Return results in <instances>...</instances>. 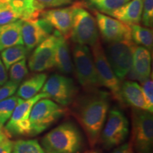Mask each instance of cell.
<instances>
[{
    "mask_svg": "<svg viewBox=\"0 0 153 153\" xmlns=\"http://www.w3.org/2000/svg\"><path fill=\"white\" fill-rule=\"evenodd\" d=\"M108 109L109 96L102 91L88 93L74 102L73 115L85 131L91 148L100 139Z\"/></svg>",
    "mask_w": 153,
    "mask_h": 153,
    "instance_id": "cell-1",
    "label": "cell"
},
{
    "mask_svg": "<svg viewBox=\"0 0 153 153\" xmlns=\"http://www.w3.org/2000/svg\"><path fill=\"white\" fill-rule=\"evenodd\" d=\"M83 137L72 121L60 124L44 135L41 146L46 153H79Z\"/></svg>",
    "mask_w": 153,
    "mask_h": 153,
    "instance_id": "cell-2",
    "label": "cell"
},
{
    "mask_svg": "<svg viewBox=\"0 0 153 153\" xmlns=\"http://www.w3.org/2000/svg\"><path fill=\"white\" fill-rule=\"evenodd\" d=\"M72 55L74 68L80 85L87 93L99 90L101 86L90 49L87 45L75 44Z\"/></svg>",
    "mask_w": 153,
    "mask_h": 153,
    "instance_id": "cell-3",
    "label": "cell"
},
{
    "mask_svg": "<svg viewBox=\"0 0 153 153\" xmlns=\"http://www.w3.org/2000/svg\"><path fill=\"white\" fill-rule=\"evenodd\" d=\"M70 37L76 44L92 45L99 41L97 22L81 3L73 4V18Z\"/></svg>",
    "mask_w": 153,
    "mask_h": 153,
    "instance_id": "cell-4",
    "label": "cell"
},
{
    "mask_svg": "<svg viewBox=\"0 0 153 153\" xmlns=\"http://www.w3.org/2000/svg\"><path fill=\"white\" fill-rule=\"evenodd\" d=\"M65 111L64 107L49 98L38 100L30 111V136L43 133L64 116Z\"/></svg>",
    "mask_w": 153,
    "mask_h": 153,
    "instance_id": "cell-5",
    "label": "cell"
},
{
    "mask_svg": "<svg viewBox=\"0 0 153 153\" xmlns=\"http://www.w3.org/2000/svg\"><path fill=\"white\" fill-rule=\"evenodd\" d=\"M132 140L137 153H152L153 116L147 111L133 108Z\"/></svg>",
    "mask_w": 153,
    "mask_h": 153,
    "instance_id": "cell-6",
    "label": "cell"
},
{
    "mask_svg": "<svg viewBox=\"0 0 153 153\" xmlns=\"http://www.w3.org/2000/svg\"><path fill=\"white\" fill-rule=\"evenodd\" d=\"M108 118L103 127L100 139L106 149L121 145L129 133V122L126 115L119 108L114 107L108 111Z\"/></svg>",
    "mask_w": 153,
    "mask_h": 153,
    "instance_id": "cell-7",
    "label": "cell"
},
{
    "mask_svg": "<svg viewBox=\"0 0 153 153\" xmlns=\"http://www.w3.org/2000/svg\"><path fill=\"white\" fill-rule=\"evenodd\" d=\"M135 44L132 40H123L109 43L105 52L115 75L120 82L131 70Z\"/></svg>",
    "mask_w": 153,
    "mask_h": 153,
    "instance_id": "cell-8",
    "label": "cell"
},
{
    "mask_svg": "<svg viewBox=\"0 0 153 153\" xmlns=\"http://www.w3.org/2000/svg\"><path fill=\"white\" fill-rule=\"evenodd\" d=\"M91 54L101 86L107 88L111 93L112 97L123 104L120 95L121 82L115 75L99 41L91 46Z\"/></svg>",
    "mask_w": 153,
    "mask_h": 153,
    "instance_id": "cell-9",
    "label": "cell"
},
{
    "mask_svg": "<svg viewBox=\"0 0 153 153\" xmlns=\"http://www.w3.org/2000/svg\"><path fill=\"white\" fill-rule=\"evenodd\" d=\"M41 92L46 94L48 98L62 106L71 104L77 93L74 80L67 76L53 74L46 79L41 89Z\"/></svg>",
    "mask_w": 153,
    "mask_h": 153,
    "instance_id": "cell-10",
    "label": "cell"
},
{
    "mask_svg": "<svg viewBox=\"0 0 153 153\" xmlns=\"http://www.w3.org/2000/svg\"><path fill=\"white\" fill-rule=\"evenodd\" d=\"M43 98H48V97L46 94L41 92L29 99H21L4 128L10 137L12 135L30 136V111L38 100Z\"/></svg>",
    "mask_w": 153,
    "mask_h": 153,
    "instance_id": "cell-11",
    "label": "cell"
},
{
    "mask_svg": "<svg viewBox=\"0 0 153 153\" xmlns=\"http://www.w3.org/2000/svg\"><path fill=\"white\" fill-rule=\"evenodd\" d=\"M57 36L55 32L40 43L28 60V68L34 72H43L55 65V53Z\"/></svg>",
    "mask_w": 153,
    "mask_h": 153,
    "instance_id": "cell-12",
    "label": "cell"
},
{
    "mask_svg": "<svg viewBox=\"0 0 153 153\" xmlns=\"http://www.w3.org/2000/svg\"><path fill=\"white\" fill-rule=\"evenodd\" d=\"M96 22L103 39L107 43L132 40L129 25L100 12H96Z\"/></svg>",
    "mask_w": 153,
    "mask_h": 153,
    "instance_id": "cell-13",
    "label": "cell"
},
{
    "mask_svg": "<svg viewBox=\"0 0 153 153\" xmlns=\"http://www.w3.org/2000/svg\"><path fill=\"white\" fill-rule=\"evenodd\" d=\"M53 28L44 19L23 21L22 36L24 44L28 51L38 46L51 36Z\"/></svg>",
    "mask_w": 153,
    "mask_h": 153,
    "instance_id": "cell-14",
    "label": "cell"
},
{
    "mask_svg": "<svg viewBox=\"0 0 153 153\" xmlns=\"http://www.w3.org/2000/svg\"><path fill=\"white\" fill-rule=\"evenodd\" d=\"M41 15L42 18L46 20L61 35L65 38L70 37L73 18V5L43 11Z\"/></svg>",
    "mask_w": 153,
    "mask_h": 153,
    "instance_id": "cell-15",
    "label": "cell"
},
{
    "mask_svg": "<svg viewBox=\"0 0 153 153\" xmlns=\"http://www.w3.org/2000/svg\"><path fill=\"white\" fill-rule=\"evenodd\" d=\"M151 55L148 49L135 45L133 55V61L129 77L131 79L143 82L150 78Z\"/></svg>",
    "mask_w": 153,
    "mask_h": 153,
    "instance_id": "cell-16",
    "label": "cell"
},
{
    "mask_svg": "<svg viewBox=\"0 0 153 153\" xmlns=\"http://www.w3.org/2000/svg\"><path fill=\"white\" fill-rule=\"evenodd\" d=\"M120 95L124 104L133 107V108L147 111L152 114L145 100L141 86H140L137 82L133 81L123 82V84H121Z\"/></svg>",
    "mask_w": 153,
    "mask_h": 153,
    "instance_id": "cell-17",
    "label": "cell"
},
{
    "mask_svg": "<svg viewBox=\"0 0 153 153\" xmlns=\"http://www.w3.org/2000/svg\"><path fill=\"white\" fill-rule=\"evenodd\" d=\"M57 36L56 47L55 53V65L62 74H70L74 72V65L72 62L70 48L66 38L55 30Z\"/></svg>",
    "mask_w": 153,
    "mask_h": 153,
    "instance_id": "cell-18",
    "label": "cell"
},
{
    "mask_svg": "<svg viewBox=\"0 0 153 153\" xmlns=\"http://www.w3.org/2000/svg\"><path fill=\"white\" fill-rule=\"evenodd\" d=\"M0 3L11 7L22 21L38 19L44 9L37 0H0Z\"/></svg>",
    "mask_w": 153,
    "mask_h": 153,
    "instance_id": "cell-19",
    "label": "cell"
},
{
    "mask_svg": "<svg viewBox=\"0 0 153 153\" xmlns=\"http://www.w3.org/2000/svg\"><path fill=\"white\" fill-rule=\"evenodd\" d=\"M143 0H130L109 14L128 25L137 24L142 18Z\"/></svg>",
    "mask_w": 153,
    "mask_h": 153,
    "instance_id": "cell-20",
    "label": "cell"
},
{
    "mask_svg": "<svg viewBox=\"0 0 153 153\" xmlns=\"http://www.w3.org/2000/svg\"><path fill=\"white\" fill-rule=\"evenodd\" d=\"M22 20L0 25V51L16 45H24L22 36Z\"/></svg>",
    "mask_w": 153,
    "mask_h": 153,
    "instance_id": "cell-21",
    "label": "cell"
},
{
    "mask_svg": "<svg viewBox=\"0 0 153 153\" xmlns=\"http://www.w3.org/2000/svg\"><path fill=\"white\" fill-rule=\"evenodd\" d=\"M46 79L47 74L40 72L34 74L25 80L20 85L17 90L16 96L24 100L35 97L40 91H41Z\"/></svg>",
    "mask_w": 153,
    "mask_h": 153,
    "instance_id": "cell-22",
    "label": "cell"
},
{
    "mask_svg": "<svg viewBox=\"0 0 153 153\" xmlns=\"http://www.w3.org/2000/svg\"><path fill=\"white\" fill-rule=\"evenodd\" d=\"M28 53V50L24 45H14L1 51V57L6 70H9L14 63L26 59Z\"/></svg>",
    "mask_w": 153,
    "mask_h": 153,
    "instance_id": "cell-23",
    "label": "cell"
},
{
    "mask_svg": "<svg viewBox=\"0 0 153 153\" xmlns=\"http://www.w3.org/2000/svg\"><path fill=\"white\" fill-rule=\"evenodd\" d=\"M131 39L135 45L152 50L153 45L152 30L150 28L139 26L137 24L130 25Z\"/></svg>",
    "mask_w": 153,
    "mask_h": 153,
    "instance_id": "cell-24",
    "label": "cell"
},
{
    "mask_svg": "<svg viewBox=\"0 0 153 153\" xmlns=\"http://www.w3.org/2000/svg\"><path fill=\"white\" fill-rule=\"evenodd\" d=\"M11 153H46L37 140H18L14 142Z\"/></svg>",
    "mask_w": 153,
    "mask_h": 153,
    "instance_id": "cell-25",
    "label": "cell"
},
{
    "mask_svg": "<svg viewBox=\"0 0 153 153\" xmlns=\"http://www.w3.org/2000/svg\"><path fill=\"white\" fill-rule=\"evenodd\" d=\"M129 1L130 0H87L89 5L94 8L108 15Z\"/></svg>",
    "mask_w": 153,
    "mask_h": 153,
    "instance_id": "cell-26",
    "label": "cell"
},
{
    "mask_svg": "<svg viewBox=\"0 0 153 153\" xmlns=\"http://www.w3.org/2000/svg\"><path fill=\"white\" fill-rule=\"evenodd\" d=\"M21 99H22L17 96H11L0 101V124L1 126L4 125L6 122L10 118L14 108Z\"/></svg>",
    "mask_w": 153,
    "mask_h": 153,
    "instance_id": "cell-27",
    "label": "cell"
},
{
    "mask_svg": "<svg viewBox=\"0 0 153 153\" xmlns=\"http://www.w3.org/2000/svg\"><path fill=\"white\" fill-rule=\"evenodd\" d=\"M9 70V79L10 81L20 85L22 80L28 74V69L26 65V59L19 61L10 67Z\"/></svg>",
    "mask_w": 153,
    "mask_h": 153,
    "instance_id": "cell-28",
    "label": "cell"
},
{
    "mask_svg": "<svg viewBox=\"0 0 153 153\" xmlns=\"http://www.w3.org/2000/svg\"><path fill=\"white\" fill-rule=\"evenodd\" d=\"M19 19L18 14L11 7L0 3V25L10 24Z\"/></svg>",
    "mask_w": 153,
    "mask_h": 153,
    "instance_id": "cell-29",
    "label": "cell"
},
{
    "mask_svg": "<svg viewBox=\"0 0 153 153\" xmlns=\"http://www.w3.org/2000/svg\"><path fill=\"white\" fill-rule=\"evenodd\" d=\"M141 19L143 25L147 27H152L153 24V0H143Z\"/></svg>",
    "mask_w": 153,
    "mask_h": 153,
    "instance_id": "cell-30",
    "label": "cell"
},
{
    "mask_svg": "<svg viewBox=\"0 0 153 153\" xmlns=\"http://www.w3.org/2000/svg\"><path fill=\"white\" fill-rule=\"evenodd\" d=\"M142 83V90L151 111H153V82L152 79L149 78Z\"/></svg>",
    "mask_w": 153,
    "mask_h": 153,
    "instance_id": "cell-31",
    "label": "cell"
},
{
    "mask_svg": "<svg viewBox=\"0 0 153 153\" xmlns=\"http://www.w3.org/2000/svg\"><path fill=\"white\" fill-rule=\"evenodd\" d=\"M19 85V84L14 83L10 80L6 82L2 87H0V101L14 95L18 89Z\"/></svg>",
    "mask_w": 153,
    "mask_h": 153,
    "instance_id": "cell-32",
    "label": "cell"
},
{
    "mask_svg": "<svg viewBox=\"0 0 153 153\" xmlns=\"http://www.w3.org/2000/svg\"><path fill=\"white\" fill-rule=\"evenodd\" d=\"M45 8H52L70 4L74 0H37Z\"/></svg>",
    "mask_w": 153,
    "mask_h": 153,
    "instance_id": "cell-33",
    "label": "cell"
},
{
    "mask_svg": "<svg viewBox=\"0 0 153 153\" xmlns=\"http://www.w3.org/2000/svg\"><path fill=\"white\" fill-rule=\"evenodd\" d=\"M14 142L9 138L0 142V153H11Z\"/></svg>",
    "mask_w": 153,
    "mask_h": 153,
    "instance_id": "cell-34",
    "label": "cell"
},
{
    "mask_svg": "<svg viewBox=\"0 0 153 153\" xmlns=\"http://www.w3.org/2000/svg\"><path fill=\"white\" fill-rule=\"evenodd\" d=\"M111 153H134L133 146L131 143L120 145Z\"/></svg>",
    "mask_w": 153,
    "mask_h": 153,
    "instance_id": "cell-35",
    "label": "cell"
},
{
    "mask_svg": "<svg viewBox=\"0 0 153 153\" xmlns=\"http://www.w3.org/2000/svg\"><path fill=\"white\" fill-rule=\"evenodd\" d=\"M7 79H8V74L7 70L0 57V85H3L7 81Z\"/></svg>",
    "mask_w": 153,
    "mask_h": 153,
    "instance_id": "cell-36",
    "label": "cell"
},
{
    "mask_svg": "<svg viewBox=\"0 0 153 153\" xmlns=\"http://www.w3.org/2000/svg\"><path fill=\"white\" fill-rule=\"evenodd\" d=\"M9 137H10V135L6 131L5 128H4L3 126L0 124V142L4 140L5 139L9 138Z\"/></svg>",
    "mask_w": 153,
    "mask_h": 153,
    "instance_id": "cell-37",
    "label": "cell"
},
{
    "mask_svg": "<svg viewBox=\"0 0 153 153\" xmlns=\"http://www.w3.org/2000/svg\"><path fill=\"white\" fill-rule=\"evenodd\" d=\"M86 153H99L97 151H94V150H91V151H89V152H87Z\"/></svg>",
    "mask_w": 153,
    "mask_h": 153,
    "instance_id": "cell-38",
    "label": "cell"
}]
</instances>
